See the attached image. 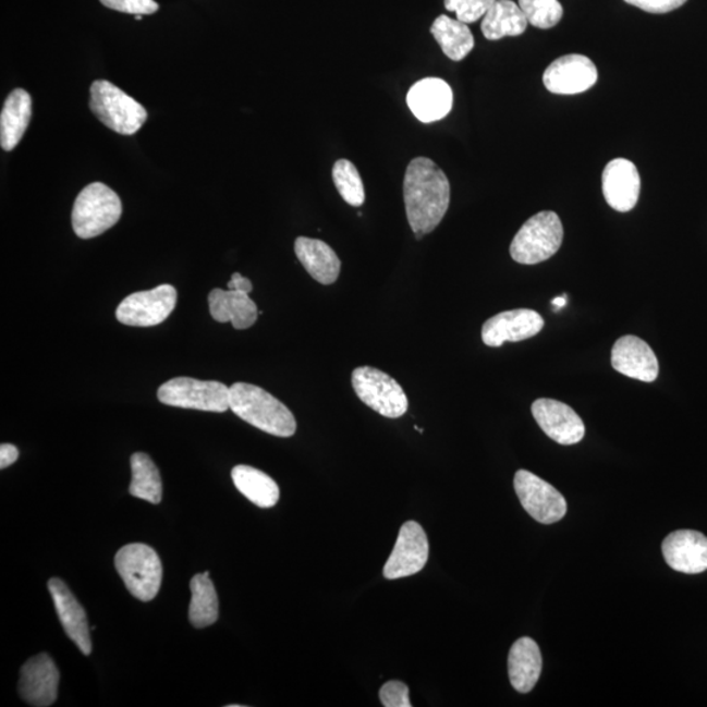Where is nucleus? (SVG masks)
I'll list each match as a JSON object with an SVG mask.
<instances>
[{
  "label": "nucleus",
  "instance_id": "obj_1",
  "mask_svg": "<svg viewBox=\"0 0 707 707\" xmlns=\"http://www.w3.org/2000/svg\"><path fill=\"white\" fill-rule=\"evenodd\" d=\"M451 200L450 181L442 168L429 158H415L404 179L407 222L418 240L442 222Z\"/></svg>",
  "mask_w": 707,
  "mask_h": 707
},
{
  "label": "nucleus",
  "instance_id": "obj_2",
  "mask_svg": "<svg viewBox=\"0 0 707 707\" xmlns=\"http://www.w3.org/2000/svg\"><path fill=\"white\" fill-rule=\"evenodd\" d=\"M230 409L246 424L270 436L290 438L296 431V419L290 409L265 389L248 382L230 387Z\"/></svg>",
  "mask_w": 707,
  "mask_h": 707
},
{
  "label": "nucleus",
  "instance_id": "obj_3",
  "mask_svg": "<svg viewBox=\"0 0 707 707\" xmlns=\"http://www.w3.org/2000/svg\"><path fill=\"white\" fill-rule=\"evenodd\" d=\"M122 216V203L114 191L102 183L84 187L76 197L71 222L76 236L94 239L112 229Z\"/></svg>",
  "mask_w": 707,
  "mask_h": 707
},
{
  "label": "nucleus",
  "instance_id": "obj_4",
  "mask_svg": "<svg viewBox=\"0 0 707 707\" xmlns=\"http://www.w3.org/2000/svg\"><path fill=\"white\" fill-rule=\"evenodd\" d=\"M114 566L129 593L142 601L157 598L163 581V564L146 544H127L117 551Z\"/></svg>",
  "mask_w": 707,
  "mask_h": 707
},
{
  "label": "nucleus",
  "instance_id": "obj_5",
  "mask_svg": "<svg viewBox=\"0 0 707 707\" xmlns=\"http://www.w3.org/2000/svg\"><path fill=\"white\" fill-rule=\"evenodd\" d=\"M89 108L103 125L121 135L135 134L147 121L146 109L108 81L93 83Z\"/></svg>",
  "mask_w": 707,
  "mask_h": 707
},
{
  "label": "nucleus",
  "instance_id": "obj_6",
  "mask_svg": "<svg viewBox=\"0 0 707 707\" xmlns=\"http://www.w3.org/2000/svg\"><path fill=\"white\" fill-rule=\"evenodd\" d=\"M563 227L553 211H541L529 218L519 230L510 246L514 261L536 265L547 261L561 248Z\"/></svg>",
  "mask_w": 707,
  "mask_h": 707
},
{
  "label": "nucleus",
  "instance_id": "obj_7",
  "mask_svg": "<svg viewBox=\"0 0 707 707\" xmlns=\"http://www.w3.org/2000/svg\"><path fill=\"white\" fill-rule=\"evenodd\" d=\"M158 399L168 406L224 413L230 409V388L219 381L174 378L160 386Z\"/></svg>",
  "mask_w": 707,
  "mask_h": 707
},
{
  "label": "nucleus",
  "instance_id": "obj_8",
  "mask_svg": "<svg viewBox=\"0 0 707 707\" xmlns=\"http://www.w3.org/2000/svg\"><path fill=\"white\" fill-rule=\"evenodd\" d=\"M353 388L362 402L386 418H400L407 412L404 389L391 376L374 367L355 368Z\"/></svg>",
  "mask_w": 707,
  "mask_h": 707
},
{
  "label": "nucleus",
  "instance_id": "obj_9",
  "mask_svg": "<svg viewBox=\"0 0 707 707\" xmlns=\"http://www.w3.org/2000/svg\"><path fill=\"white\" fill-rule=\"evenodd\" d=\"M178 303V291L172 284L129 295L117 308V320L129 327H155L166 321Z\"/></svg>",
  "mask_w": 707,
  "mask_h": 707
},
{
  "label": "nucleus",
  "instance_id": "obj_10",
  "mask_svg": "<svg viewBox=\"0 0 707 707\" xmlns=\"http://www.w3.org/2000/svg\"><path fill=\"white\" fill-rule=\"evenodd\" d=\"M514 486L519 501L538 523L553 524L566 515L568 503L560 491L528 471H517Z\"/></svg>",
  "mask_w": 707,
  "mask_h": 707
},
{
  "label": "nucleus",
  "instance_id": "obj_11",
  "mask_svg": "<svg viewBox=\"0 0 707 707\" xmlns=\"http://www.w3.org/2000/svg\"><path fill=\"white\" fill-rule=\"evenodd\" d=\"M429 561V540L417 522L402 524L398 541L385 566L387 580L406 578L420 572Z\"/></svg>",
  "mask_w": 707,
  "mask_h": 707
},
{
  "label": "nucleus",
  "instance_id": "obj_12",
  "mask_svg": "<svg viewBox=\"0 0 707 707\" xmlns=\"http://www.w3.org/2000/svg\"><path fill=\"white\" fill-rule=\"evenodd\" d=\"M598 69L586 56L569 54L558 58L545 71V87L556 95L586 93L598 82Z\"/></svg>",
  "mask_w": 707,
  "mask_h": 707
},
{
  "label": "nucleus",
  "instance_id": "obj_13",
  "mask_svg": "<svg viewBox=\"0 0 707 707\" xmlns=\"http://www.w3.org/2000/svg\"><path fill=\"white\" fill-rule=\"evenodd\" d=\"M60 671L48 654L36 655L25 663L19 680V694L24 703L48 707L56 703Z\"/></svg>",
  "mask_w": 707,
  "mask_h": 707
},
{
  "label": "nucleus",
  "instance_id": "obj_14",
  "mask_svg": "<svg viewBox=\"0 0 707 707\" xmlns=\"http://www.w3.org/2000/svg\"><path fill=\"white\" fill-rule=\"evenodd\" d=\"M532 414L541 430L557 443L573 446L585 437L586 427L582 418L561 401L538 399L532 405Z\"/></svg>",
  "mask_w": 707,
  "mask_h": 707
},
{
  "label": "nucleus",
  "instance_id": "obj_15",
  "mask_svg": "<svg viewBox=\"0 0 707 707\" xmlns=\"http://www.w3.org/2000/svg\"><path fill=\"white\" fill-rule=\"evenodd\" d=\"M544 319L536 310L512 309L492 316L483 327L486 346L499 348L504 342H521L541 332Z\"/></svg>",
  "mask_w": 707,
  "mask_h": 707
},
{
  "label": "nucleus",
  "instance_id": "obj_16",
  "mask_svg": "<svg viewBox=\"0 0 707 707\" xmlns=\"http://www.w3.org/2000/svg\"><path fill=\"white\" fill-rule=\"evenodd\" d=\"M661 550L668 566L679 573L700 574L707 570V537L700 532H672L665 538Z\"/></svg>",
  "mask_w": 707,
  "mask_h": 707
},
{
  "label": "nucleus",
  "instance_id": "obj_17",
  "mask_svg": "<svg viewBox=\"0 0 707 707\" xmlns=\"http://www.w3.org/2000/svg\"><path fill=\"white\" fill-rule=\"evenodd\" d=\"M641 176L637 167L627 159L609 161L602 172V194L613 210L627 212L637 205Z\"/></svg>",
  "mask_w": 707,
  "mask_h": 707
},
{
  "label": "nucleus",
  "instance_id": "obj_18",
  "mask_svg": "<svg viewBox=\"0 0 707 707\" xmlns=\"http://www.w3.org/2000/svg\"><path fill=\"white\" fill-rule=\"evenodd\" d=\"M612 367L635 380L653 382L659 375V362L654 350L635 336L621 337L612 349Z\"/></svg>",
  "mask_w": 707,
  "mask_h": 707
},
{
  "label": "nucleus",
  "instance_id": "obj_19",
  "mask_svg": "<svg viewBox=\"0 0 707 707\" xmlns=\"http://www.w3.org/2000/svg\"><path fill=\"white\" fill-rule=\"evenodd\" d=\"M51 598H53L58 618L66 632L68 637L74 642L84 655L93 653L87 613L81 602L76 600L66 583L58 578L48 582Z\"/></svg>",
  "mask_w": 707,
  "mask_h": 707
},
{
  "label": "nucleus",
  "instance_id": "obj_20",
  "mask_svg": "<svg viewBox=\"0 0 707 707\" xmlns=\"http://www.w3.org/2000/svg\"><path fill=\"white\" fill-rule=\"evenodd\" d=\"M407 107L420 122L431 123L449 115L453 103L450 84L439 77H425L409 89Z\"/></svg>",
  "mask_w": 707,
  "mask_h": 707
},
{
  "label": "nucleus",
  "instance_id": "obj_21",
  "mask_svg": "<svg viewBox=\"0 0 707 707\" xmlns=\"http://www.w3.org/2000/svg\"><path fill=\"white\" fill-rule=\"evenodd\" d=\"M249 294L251 291L246 289H214L209 294L212 319L222 324L231 322L239 330L251 328L257 321L259 313Z\"/></svg>",
  "mask_w": 707,
  "mask_h": 707
},
{
  "label": "nucleus",
  "instance_id": "obj_22",
  "mask_svg": "<svg viewBox=\"0 0 707 707\" xmlns=\"http://www.w3.org/2000/svg\"><path fill=\"white\" fill-rule=\"evenodd\" d=\"M295 253L304 269L315 281L321 284H333L339 279L341 259L327 243L301 236L296 239Z\"/></svg>",
  "mask_w": 707,
  "mask_h": 707
},
{
  "label": "nucleus",
  "instance_id": "obj_23",
  "mask_svg": "<svg viewBox=\"0 0 707 707\" xmlns=\"http://www.w3.org/2000/svg\"><path fill=\"white\" fill-rule=\"evenodd\" d=\"M541 670L540 647L528 637L517 639L509 654V676L514 690L519 693L534 690L540 679Z\"/></svg>",
  "mask_w": 707,
  "mask_h": 707
},
{
  "label": "nucleus",
  "instance_id": "obj_24",
  "mask_svg": "<svg viewBox=\"0 0 707 707\" xmlns=\"http://www.w3.org/2000/svg\"><path fill=\"white\" fill-rule=\"evenodd\" d=\"M32 97L22 88L12 90L0 115V145L4 151H12L22 141L29 125Z\"/></svg>",
  "mask_w": 707,
  "mask_h": 707
},
{
  "label": "nucleus",
  "instance_id": "obj_25",
  "mask_svg": "<svg viewBox=\"0 0 707 707\" xmlns=\"http://www.w3.org/2000/svg\"><path fill=\"white\" fill-rule=\"evenodd\" d=\"M231 476L236 489L258 508H275L281 497L275 479L253 466L237 465L232 470Z\"/></svg>",
  "mask_w": 707,
  "mask_h": 707
},
{
  "label": "nucleus",
  "instance_id": "obj_26",
  "mask_svg": "<svg viewBox=\"0 0 707 707\" xmlns=\"http://www.w3.org/2000/svg\"><path fill=\"white\" fill-rule=\"evenodd\" d=\"M527 27V17L519 4L512 0H497L488 14L484 16L482 24L483 34L490 41L501 40L503 37L521 36Z\"/></svg>",
  "mask_w": 707,
  "mask_h": 707
},
{
  "label": "nucleus",
  "instance_id": "obj_27",
  "mask_svg": "<svg viewBox=\"0 0 707 707\" xmlns=\"http://www.w3.org/2000/svg\"><path fill=\"white\" fill-rule=\"evenodd\" d=\"M431 35L442 48L443 53L450 60L463 61L466 56L475 48V37H473L468 24L455 21L447 15H440L431 25Z\"/></svg>",
  "mask_w": 707,
  "mask_h": 707
},
{
  "label": "nucleus",
  "instance_id": "obj_28",
  "mask_svg": "<svg viewBox=\"0 0 707 707\" xmlns=\"http://www.w3.org/2000/svg\"><path fill=\"white\" fill-rule=\"evenodd\" d=\"M191 589V624L198 629L216 624L219 618V600L216 586L210 580V573L194 575Z\"/></svg>",
  "mask_w": 707,
  "mask_h": 707
},
{
  "label": "nucleus",
  "instance_id": "obj_29",
  "mask_svg": "<svg viewBox=\"0 0 707 707\" xmlns=\"http://www.w3.org/2000/svg\"><path fill=\"white\" fill-rule=\"evenodd\" d=\"M132 465V484H130V495L135 498L153 504H159L163 499V483H161L160 472L155 465L153 459L144 452H136L130 459Z\"/></svg>",
  "mask_w": 707,
  "mask_h": 707
},
{
  "label": "nucleus",
  "instance_id": "obj_30",
  "mask_svg": "<svg viewBox=\"0 0 707 707\" xmlns=\"http://www.w3.org/2000/svg\"><path fill=\"white\" fill-rule=\"evenodd\" d=\"M332 174L337 191L346 204L355 207L365 204V185H363L361 174L352 161L337 160Z\"/></svg>",
  "mask_w": 707,
  "mask_h": 707
},
{
  "label": "nucleus",
  "instance_id": "obj_31",
  "mask_svg": "<svg viewBox=\"0 0 707 707\" xmlns=\"http://www.w3.org/2000/svg\"><path fill=\"white\" fill-rule=\"evenodd\" d=\"M519 8L536 28L550 29L561 22L562 4L558 0H519Z\"/></svg>",
  "mask_w": 707,
  "mask_h": 707
},
{
  "label": "nucleus",
  "instance_id": "obj_32",
  "mask_svg": "<svg viewBox=\"0 0 707 707\" xmlns=\"http://www.w3.org/2000/svg\"><path fill=\"white\" fill-rule=\"evenodd\" d=\"M497 0H444L447 11L455 12L458 21L472 24L488 14Z\"/></svg>",
  "mask_w": 707,
  "mask_h": 707
},
{
  "label": "nucleus",
  "instance_id": "obj_33",
  "mask_svg": "<svg viewBox=\"0 0 707 707\" xmlns=\"http://www.w3.org/2000/svg\"><path fill=\"white\" fill-rule=\"evenodd\" d=\"M106 8L130 15H151L159 10L155 0H100Z\"/></svg>",
  "mask_w": 707,
  "mask_h": 707
},
{
  "label": "nucleus",
  "instance_id": "obj_34",
  "mask_svg": "<svg viewBox=\"0 0 707 707\" xmlns=\"http://www.w3.org/2000/svg\"><path fill=\"white\" fill-rule=\"evenodd\" d=\"M380 700L386 707H411L409 687L401 681H388L380 690Z\"/></svg>",
  "mask_w": 707,
  "mask_h": 707
},
{
  "label": "nucleus",
  "instance_id": "obj_35",
  "mask_svg": "<svg viewBox=\"0 0 707 707\" xmlns=\"http://www.w3.org/2000/svg\"><path fill=\"white\" fill-rule=\"evenodd\" d=\"M627 4L634 5L648 12V14H667L681 8L686 0H624Z\"/></svg>",
  "mask_w": 707,
  "mask_h": 707
},
{
  "label": "nucleus",
  "instance_id": "obj_36",
  "mask_svg": "<svg viewBox=\"0 0 707 707\" xmlns=\"http://www.w3.org/2000/svg\"><path fill=\"white\" fill-rule=\"evenodd\" d=\"M19 450L14 444L4 443L0 446V468H9L10 465L17 462Z\"/></svg>",
  "mask_w": 707,
  "mask_h": 707
},
{
  "label": "nucleus",
  "instance_id": "obj_37",
  "mask_svg": "<svg viewBox=\"0 0 707 707\" xmlns=\"http://www.w3.org/2000/svg\"><path fill=\"white\" fill-rule=\"evenodd\" d=\"M551 303H553V307H554L556 309H561V308H563L564 306H566V303H568V296H566V295L558 296V297H556V300H553V302H551Z\"/></svg>",
  "mask_w": 707,
  "mask_h": 707
},
{
  "label": "nucleus",
  "instance_id": "obj_38",
  "mask_svg": "<svg viewBox=\"0 0 707 707\" xmlns=\"http://www.w3.org/2000/svg\"><path fill=\"white\" fill-rule=\"evenodd\" d=\"M135 21H142V15H135Z\"/></svg>",
  "mask_w": 707,
  "mask_h": 707
}]
</instances>
